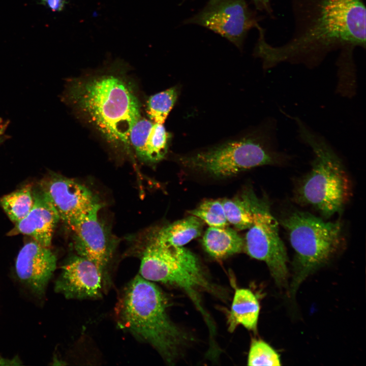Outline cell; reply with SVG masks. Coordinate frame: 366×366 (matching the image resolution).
Wrapping results in <instances>:
<instances>
[{"label":"cell","mask_w":366,"mask_h":366,"mask_svg":"<svg viewBox=\"0 0 366 366\" xmlns=\"http://www.w3.org/2000/svg\"><path fill=\"white\" fill-rule=\"evenodd\" d=\"M259 311V303L254 293L249 289L236 288L228 319L229 330L232 332L239 325L256 330Z\"/></svg>","instance_id":"cell-16"},{"label":"cell","mask_w":366,"mask_h":366,"mask_svg":"<svg viewBox=\"0 0 366 366\" xmlns=\"http://www.w3.org/2000/svg\"><path fill=\"white\" fill-rule=\"evenodd\" d=\"M186 24L204 27L226 38L239 50L248 32L258 19L245 0H209L198 13L185 20Z\"/></svg>","instance_id":"cell-9"},{"label":"cell","mask_w":366,"mask_h":366,"mask_svg":"<svg viewBox=\"0 0 366 366\" xmlns=\"http://www.w3.org/2000/svg\"><path fill=\"white\" fill-rule=\"evenodd\" d=\"M129 139L131 146L140 160L156 163L166 155L170 134L163 125L140 117L132 127Z\"/></svg>","instance_id":"cell-15"},{"label":"cell","mask_w":366,"mask_h":366,"mask_svg":"<svg viewBox=\"0 0 366 366\" xmlns=\"http://www.w3.org/2000/svg\"><path fill=\"white\" fill-rule=\"evenodd\" d=\"M185 1H186V0H183L184 2Z\"/></svg>","instance_id":"cell-28"},{"label":"cell","mask_w":366,"mask_h":366,"mask_svg":"<svg viewBox=\"0 0 366 366\" xmlns=\"http://www.w3.org/2000/svg\"><path fill=\"white\" fill-rule=\"evenodd\" d=\"M34 203L33 189L29 185L3 196L0 205L9 219L16 223L25 218Z\"/></svg>","instance_id":"cell-20"},{"label":"cell","mask_w":366,"mask_h":366,"mask_svg":"<svg viewBox=\"0 0 366 366\" xmlns=\"http://www.w3.org/2000/svg\"><path fill=\"white\" fill-rule=\"evenodd\" d=\"M255 8L260 11H263L272 16V10L270 6V0H251Z\"/></svg>","instance_id":"cell-26"},{"label":"cell","mask_w":366,"mask_h":366,"mask_svg":"<svg viewBox=\"0 0 366 366\" xmlns=\"http://www.w3.org/2000/svg\"><path fill=\"white\" fill-rule=\"evenodd\" d=\"M56 210L60 220L70 229L96 207L101 205L88 188L66 177L52 174L39 186Z\"/></svg>","instance_id":"cell-10"},{"label":"cell","mask_w":366,"mask_h":366,"mask_svg":"<svg viewBox=\"0 0 366 366\" xmlns=\"http://www.w3.org/2000/svg\"><path fill=\"white\" fill-rule=\"evenodd\" d=\"M68 0H39V3L54 12L62 11Z\"/></svg>","instance_id":"cell-25"},{"label":"cell","mask_w":366,"mask_h":366,"mask_svg":"<svg viewBox=\"0 0 366 366\" xmlns=\"http://www.w3.org/2000/svg\"><path fill=\"white\" fill-rule=\"evenodd\" d=\"M107 287L98 267L79 255L69 258L62 267L54 290L68 299H98Z\"/></svg>","instance_id":"cell-12"},{"label":"cell","mask_w":366,"mask_h":366,"mask_svg":"<svg viewBox=\"0 0 366 366\" xmlns=\"http://www.w3.org/2000/svg\"><path fill=\"white\" fill-rule=\"evenodd\" d=\"M227 220L236 229H249L252 224L253 217L249 203L243 195L240 198L221 201Z\"/></svg>","instance_id":"cell-22"},{"label":"cell","mask_w":366,"mask_h":366,"mask_svg":"<svg viewBox=\"0 0 366 366\" xmlns=\"http://www.w3.org/2000/svg\"><path fill=\"white\" fill-rule=\"evenodd\" d=\"M202 244L210 256L222 259L241 252L244 241L231 228L209 227L203 235Z\"/></svg>","instance_id":"cell-17"},{"label":"cell","mask_w":366,"mask_h":366,"mask_svg":"<svg viewBox=\"0 0 366 366\" xmlns=\"http://www.w3.org/2000/svg\"><path fill=\"white\" fill-rule=\"evenodd\" d=\"M57 259L49 247L35 240L24 245L17 256L15 269L19 281L34 295L44 297L56 269Z\"/></svg>","instance_id":"cell-13"},{"label":"cell","mask_w":366,"mask_h":366,"mask_svg":"<svg viewBox=\"0 0 366 366\" xmlns=\"http://www.w3.org/2000/svg\"><path fill=\"white\" fill-rule=\"evenodd\" d=\"M178 94V88L173 86L151 96L147 101L146 108L149 120L163 125L177 99Z\"/></svg>","instance_id":"cell-21"},{"label":"cell","mask_w":366,"mask_h":366,"mask_svg":"<svg viewBox=\"0 0 366 366\" xmlns=\"http://www.w3.org/2000/svg\"><path fill=\"white\" fill-rule=\"evenodd\" d=\"M34 203L27 216L15 223L14 232L31 236L40 245L50 247L59 215L39 187L33 189Z\"/></svg>","instance_id":"cell-14"},{"label":"cell","mask_w":366,"mask_h":366,"mask_svg":"<svg viewBox=\"0 0 366 366\" xmlns=\"http://www.w3.org/2000/svg\"><path fill=\"white\" fill-rule=\"evenodd\" d=\"M253 217L245 241L246 251L251 257L264 261L276 284L283 286L288 277V258L279 233L278 223L272 215L267 200L258 198L252 190L243 194Z\"/></svg>","instance_id":"cell-8"},{"label":"cell","mask_w":366,"mask_h":366,"mask_svg":"<svg viewBox=\"0 0 366 366\" xmlns=\"http://www.w3.org/2000/svg\"><path fill=\"white\" fill-rule=\"evenodd\" d=\"M118 68L69 81L66 101L87 123L114 147L129 151L130 133L140 118L134 85Z\"/></svg>","instance_id":"cell-2"},{"label":"cell","mask_w":366,"mask_h":366,"mask_svg":"<svg viewBox=\"0 0 366 366\" xmlns=\"http://www.w3.org/2000/svg\"><path fill=\"white\" fill-rule=\"evenodd\" d=\"M166 297L154 283L137 275L124 288L115 312L119 328L150 345L171 363L189 337L169 317Z\"/></svg>","instance_id":"cell-3"},{"label":"cell","mask_w":366,"mask_h":366,"mask_svg":"<svg viewBox=\"0 0 366 366\" xmlns=\"http://www.w3.org/2000/svg\"><path fill=\"white\" fill-rule=\"evenodd\" d=\"M276 122L269 119L239 138L179 158L188 168L225 178L263 165L281 164L286 155L277 149Z\"/></svg>","instance_id":"cell-4"},{"label":"cell","mask_w":366,"mask_h":366,"mask_svg":"<svg viewBox=\"0 0 366 366\" xmlns=\"http://www.w3.org/2000/svg\"><path fill=\"white\" fill-rule=\"evenodd\" d=\"M280 221L288 232L295 252L296 271L292 285L295 290L308 275L338 252L343 240L342 224L297 210L289 212Z\"/></svg>","instance_id":"cell-6"},{"label":"cell","mask_w":366,"mask_h":366,"mask_svg":"<svg viewBox=\"0 0 366 366\" xmlns=\"http://www.w3.org/2000/svg\"><path fill=\"white\" fill-rule=\"evenodd\" d=\"M21 364L20 360L17 357L13 358H4L0 355V365H20Z\"/></svg>","instance_id":"cell-27"},{"label":"cell","mask_w":366,"mask_h":366,"mask_svg":"<svg viewBox=\"0 0 366 366\" xmlns=\"http://www.w3.org/2000/svg\"><path fill=\"white\" fill-rule=\"evenodd\" d=\"M140 276L144 279L174 286L182 289L196 307L210 321L201 303L200 293L212 291L197 257L183 247L164 246L153 238L144 249Z\"/></svg>","instance_id":"cell-7"},{"label":"cell","mask_w":366,"mask_h":366,"mask_svg":"<svg viewBox=\"0 0 366 366\" xmlns=\"http://www.w3.org/2000/svg\"><path fill=\"white\" fill-rule=\"evenodd\" d=\"M301 140L314 154L310 171L296 191V200L328 218L341 212L351 195V185L342 160L322 135L294 117Z\"/></svg>","instance_id":"cell-5"},{"label":"cell","mask_w":366,"mask_h":366,"mask_svg":"<svg viewBox=\"0 0 366 366\" xmlns=\"http://www.w3.org/2000/svg\"><path fill=\"white\" fill-rule=\"evenodd\" d=\"M100 205L79 220L71 229L77 255L93 262L100 270L106 286L110 285V266L115 242L98 219Z\"/></svg>","instance_id":"cell-11"},{"label":"cell","mask_w":366,"mask_h":366,"mask_svg":"<svg viewBox=\"0 0 366 366\" xmlns=\"http://www.w3.org/2000/svg\"><path fill=\"white\" fill-rule=\"evenodd\" d=\"M189 212L205 222L209 227H225L229 224L220 200H205Z\"/></svg>","instance_id":"cell-23"},{"label":"cell","mask_w":366,"mask_h":366,"mask_svg":"<svg viewBox=\"0 0 366 366\" xmlns=\"http://www.w3.org/2000/svg\"><path fill=\"white\" fill-rule=\"evenodd\" d=\"M202 228V220L192 215L162 228L152 238L165 246L182 247L199 236Z\"/></svg>","instance_id":"cell-18"},{"label":"cell","mask_w":366,"mask_h":366,"mask_svg":"<svg viewBox=\"0 0 366 366\" xmlns=\"http://www.w3.org/2000/svg\"><path fill=\"white\" fill-rule=\"evenodd\" d=\"M293 36L284 44L267 42L265 30L257 28L253 55L268 70L281 63L312 69L332 51L365 47L366 10L363 0H292Z\"/></svg>","instance_id":"cell-1"},{"label":"cell","mask_w":366,"mask_h":366,"mask_svg":"<svg viewBox=\"0 0 366 366\" xmlns=\"http://www.w3.org/2000/svg\"><path fill=\"white\" fill-rule=\"evenodd\" d=\"M353 49L340 50L336 62L337 84L336 91L340 96L351 98L356 93V69Z\"/></svg>","instance_id":"cell-19"},{"label":"cell","mask_w":366,"mask_h":366,"mask_svg":"<svg viewBox=\"0 0 366 366\" xmlns=\"http://www.w3.org/2000/svg\"><path fill=\"white\" fill-rule=\"evenodd\" d=\"M248 365L279 366L281 363L279 355L268 344L254 340L248 354Z\"/></svg>","instance_id":"cell-24"}]
</instances>
